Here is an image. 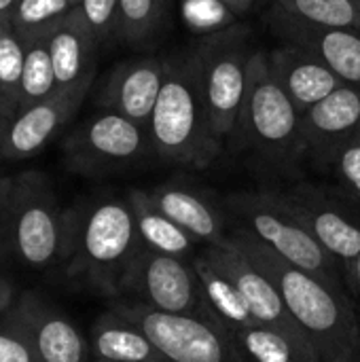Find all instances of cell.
Here are the masks:
<instances>
[{
    "label": "cell",
    "mask_w": 360,
    "mask_h": 362,
    "mask_svg": "<svg viewBox=\"0 0 360 362\" xmlns=\"http://www.w3.org/2000/svg\"><path fill=\"white\" fill-rule=\"evenodd\" d=\"M255 51L248 28L242 25L212 30L191 51L210 123L221 142L236 134Z\"/></svg>",
    "instance_id": "5b68a950"
},
{
    "label": "cell",
    "mask_w": 360,
    "mask_h": 362,
    "mask_svg": "<svg viewBox=\"0 0 360 362\" xmlns=\"http://www.w3.org/2000/svg\"><path fill=\"white\" fill-rule=\"evenodd\" d=\"M8 212L13 252L25 267L47 269L68 259L72 210H62L42 174L8 178Z\"/></svg>",
    "instance_id": "277c9868"
},
{
    "label": "cell",
    "mask_w": 360,
    "mask_h": 362,
    "mask_svg": "<svg viewBox=\"0 0 360 362\" xmlns=\"http://www.w3.org/2000/svg\"><path fill=\"white\" fill-rule=\"evenodd\" d=\"M127 202L132 206L136 227H138L144 248L161 252V255H170V257L187 259L195 250V244H199L195 238H191L185 229H180L172 218H168L157 208L149 191L132 189L127 193Z\"/></svg>",
    "instance_id": "603a6c76"
},
{
    "label": "cell",
    "mask_w": 360,
    "mask_h": 362,
    "mask_svg": "<svg viewBox=\"0 0 360 362\" xmlns=\"http://www.w3.org/2000/svg\"><path fill=\"white\" fill-rule=\"evenodd\" d=\"M360 132V89L337 87L331 95L301 115V136L306 155L331 165L337 151Z\"/></svg>",
    "instance_id": "5bb4252c"
},
{
    "label": "cell",
    "mask_w": 360,
    "mask_h": 362,
    "mask_svg": "<svg viewBox=\"0 0 360 362\" xmlns=\"http://www.w3.org/2000/svg\"><path fill=\"white\" fill-rule=\"evenodd\" d=\"M286 17L318 28H360V8L352 0H276Z\"/></svg>",
    "instance_id": "484cf974"
},
{
    "label": "cell",
    "mask_w": 360,
    "mask_h": 362,
    "mask_svg": "<svg viewBox=\"0 0 360 362\" xmlns=\"http://www.w3.org/2000/svg\"><path fill=\"white\" fill-rule=\"evenodd\" d=\"M68 4H70L72 8H76V6L81 4V0H68Z\"/></svg>",
    "instance_id": "74e56055"
},
{
    "label": "cell",
    "mask_w": 360,
    "mask_h": 362,
    "mask_svg": "<svg viewBox=\"0 0 360 362\" xmlns=\"http://www.w3.org/2000/svg\"><path fill=\"white\" fill-rule=\"evenodd\" d=\"M0 362H40L30 344L0 322Z\"/></svg>",
    "instance_id": "1f68e13d"
},
{
    "label": "cell",
    "mask_w": 360,
    "mask_h": 362,
    "mask_svg": "<svg viewBox=\"0 0 360 362\" xmlns=\"http://www.w3.org/2000/svg\"><path fill=\"white\" fill-rule=\"evenodd\" d=\"M91 362H93V361H91Z\"/></svg>",
    "instance_id": "b9f144b4"
},
{
    "label": "cell",
    "mask_w": 360,
    "mask_h": 362,
    "mask_svg": "<svg viewBox=\"0 0 360 362\" xmlns=\"http://www.w3.org/2000/svg\"><path fill=\"white\" fill-rule=\"evenodd\" d=\"M168 314H204V293L193 261L142 248L121 280V293Z\"/></svg>",
    "instance_id": "9c48e42d"
},
{
    "label": "cell",
    "mask_w": 360,
    "mask_h": 362,
    "mask_svg": "<svg viewBox=\"0 0 360 362\" xmlns=\"http://www.w3.org/2000/svg\"><path fill=\"white\" fill-rule=\"evenodd\" d=\"M151 153L149 129L112 110L91 117L68 140L70 161L83 174L125 170L144 161Z\"/></svg>",
    "instance_id": "30bf717a"
},
{
    "label": "cell",
    "mask_w": 360,
    "mask_h": 362,
    "mask_svg": "<svg viewBox=\"0 0 360 362\" xmlns=\"http://www.w3.org/2000/svg\"><path fill=\"white\" fill-rule=\"evenodd\" d=\"M91 83L68 91H55L51 98L28 106L2 134L0 155L4 159H25L42 148L53 134L74 115Z\"/></svg>",
    "instance_id": "9a60e30c"
},
{
    "label": "cell",
    "mask_w": 360,
    "mask_h": 362,
    "mask_svg": "<svg viewBox=\"0 0 360 362\" xmlns=\"http://www.w3.org/2000/svg\"><path fill=\"white\" fill-rule=\"evenodd\" d=\"M225 208L238 221V229L259 240L286 263L331 282H342L339 263L312 238L282 195L233 193L225 199Z\"/></svg>",
    "instance_id": "8992f818"
},
{
    "label": "cell",
    "mask_w": 360,
    "mask_h": 362,
    "mask_svg": "<svg viewBox=\"0 0 360 362\" xmlns=\"http://www.w3.org/2000/svg\"><path fill=\"white\" fill-rule=\"evenodd\" d=\"M47 47L53 62L57 91H68L91 83L95 49L100 45L76 11L53 28L47 36Z\"/></svg>",
    "instance_id": "ffe728a7"
},
{
    "label": "cell",
    "mask_w": 360,
    "mask_h": 362,
    "mask_svg": "<svg viewBox=\"0 0 360 362\" xmlns=\"http://www.w3.org/2000/svg\"><path fill=\"white\" fill-rule=\"evenodd\" d=\"M331 168L348 193L360 202V132L337 151Z\"/></svg>",
    "instance_id": "4dcf8cb0"
},
{
    "label": "cell",
    "mask_w": 360,
    "mask_h": 362,
    "mask_svg": "<svg viewBox=\"0 0 360 362\" xmlns=\"http://www.w3.org/2000/svg\"><path fill=\"white\" fill-rule=\"evenodd\" d=\"M127 197H104L85 210H72L68 276L89 288L119 297L121 280L142 250Z\"/></svg>",
    "instance_id": "3957f363"
},
{
    "label": "cell",
    "mask_w": 360,
    "mask_h": 362,
    "mask_svg": "<svg viewBox=\"0 0 360 362\" xmlns=\"http://www.w3.org/2000/svg\"><path fill=\"white\" fill-rule=\"evenodd\" d=\"M17 295H15V284L0 274V316L15 303Z\"/></svg>",
    "instance_id": "836d02e7"
},
{
    "label": "cell",
    "mask_w": 360,
    "mask_h": 362,
    "mask_svg": "<svg viewBox=\"0 0 360 362\" xmlns=\"http://www.w3.org/2000/svg\"><path fill=\"white\" fill-rule=\"evenodd\" d=\"M110 310L134 322L168 362H244L236 339L208 314H168L138 301Z\"/></svg>",
    "instance_id": "ba28073f"
},
{
    "label": "cell",
    "mask_w": 360,
    "mask_h": 362,
    "mask_svg": "<svg viewBox=\"0 0 360 362\" xmlns=\"http://www.w3.org/2000/svg\"><path fill=\"white\" fill-rule=\"evenodd\" d=\"M236 134L272 161H295L306 155L301 112L272 74L267 51L257 49L250 59L248 87Z\"/></svg>",
    "instance_id": "52a82bcc"
},
{
    "label": "cell",
    "mask_w": 360,
    "mask_h": 362,
    "mask_svg": "<svg viewBox=\"0 0 360 362\" xmlns=\"http://www.w3.org/2000/svg\"><path fill=\"white\" fill-rule=\"evenodd\" d=\"M195 274L202 284L204 293V305L206 312L233 337L244 327L257 322L240 295L238 286L231 282V278L221 269V265L204 250L193 259Z\"/></svg>",
    "instance_id": "7402d4cb"
},
{
    "label": "cell",
    "mask_w": 360,
    "mask_h": 362,
    "mask_svg": "<svg viewBox=\"0 0 360 362\" xmlns=\"http://www.w3.org/2000/svg\"><path fill=\"white\" fill-rule=\"evenodd\" d=\"M244 362H310L280 331L252 322L233 335Z\"/></svg>",
    "instance_id": "d4e9b609"
},
{
    "label": "cell",
    "mask_w": 360,
    "mask_h": 362,
    "mask_svg": "<svg viewBox=\"0 0 360 362\" xmlns=\"http://www.w3.org/2000/svg\"><path fill=\"white\" fill-rule=\"evenodd\" d=\"M344 267H346V274H348V280H350L352 288L360 295V255L354 261H350L348 265H344Z\"/></svg>",
    "instance_id": "e575fe53"
},
{
    "label": "cell",
    "mask_w": 360,
    "mask_h": 362,
    "mask_svg": "<svg viewBox=\"0 0 360 362\" xmlns=\"http://www.w3.org/2000/svg\"><path fill=\"white\" fill-rule=\"evenodd\" d=\"M15 4V0H0V15L6 11V8H11Z\"/></svg>",
    "instance_id": "8d00e7d4"
},
{
    "label": "cell",
    "mask_w": 360,
    "mask_h": 362,
    "mask_svg": "<svg viewBox=\"0 0 360 362\" xmlns=\"http://www.w3.org/2000/svg\"><path fill=\"white\" fill-rule=\"evenodd\" d=\"M149 195L168 218H172L199 244L214 246L227 238L223 212L189 185L163 182L155 189H149Z\"/></svg>",
    "instance_id": "d6986e66"
},
{
    "label": "cell",
    "mask_w": 360,
    "mask_h": 362,
    "mask_svg": "<svg viewBox=\"0 0 360 362\" xmlns=\"http://www.w3.org/2000/svg\"><path fill=\"white\" fill-rule=\"evenodd\" d=\"M286 42L301 45L316 53L344 85L360 89V28H318L295 21L278 11L274 17Z\"/></svg>",
    "instance_id": "ac0fdd59"
},
{
    "label": "cell",
    "mask_w": 360,
    "mask_h": 362,
    "mask_svg": "<svg viewBox=\"0 0 360 362\" xmlns=\"http://www.w3.org/2000/svg\"><path fill=\"white\" fill-rule=\"evenodd\" d=\"M13 250L11 240V212H8V178L0 176V263Z\"/></svg>",
    "instance_id": "d6a6232c"
},
{
    "label": "cell",
    "mask_w": 360,
    "mask_h": 362,
    "mask_svg": "<svg viewBox=\"0 0 360 362\" xmlns=\"http://www.w3.org/2000/svg\"><path fill=\"white\" fill-rule=\"evenodd\" d=\"M352 2H354V4H356V6L360 8V0H352Z\"/></svg>",
    "instance_id": "f35d334b"
},
{
    "label": "cell",
    "mask_w": 360,
    "mask_h": 362,
    "mask_svg": "<svg viewBox=\"0 0 360 362\" xmlns=\"http://www.w3.org/2000/svg\"><path fill=\"white\" fill-rule=\"evenodd\" d=\"M25 53L13 30L6 23H0V91L2 93H19L21 74H23Z\"/></svg>",
    "instance_id": "f1b7e54d"
},
{
    "label": "cell",
    "mask_w": 360,
    "mask_h": 362,
    "mask_svg": "<svg viewBox=\"0 0 360 362\" xmlns=\"http://www.w3.org/2000/svg\"><path fill=\"white\" fill-rule=\"evenodd\" d=\"M223 6H227L231 13H236V15H242V13H246L248 8H250V4L255 2V0H219Z\"/></svg>",
    "instance_id": "d590c367"
},
{
    "label": "cell",
    "mask_w": 360,
    "mask_h": 362,
    "mask_svg": "<svg viewBox=\"0 0 360 362\" xmlns=\"http://www.w3.org/2000/svg\"><path fill=\"white\" fill-rule=\"evenodd\" d=\"M359 314H360V312H359Z\"/></svg>",
    "instance_id": "60d3db41"
},
{
    "label": "cell",
    "mask_w": 360,
    "mask_h": 362,
    "mask_svg": "<svg viewBox=\"0 0 360 362\" xmlns=\"http://www.w3.org/2000/svg\"><path fill=\"white\" fill-rule=\"evenodd\" d=\"M168 57H136L119 64L102 91L106 110L119 112L134 123L149 127L155 102L166 78Z\"/></svg>",
    "instance_id": "2e32d148"
},
{
    "label": "cell",
    "mask_w": 360,
    "mask_h": 362,
    "mask_svg": "<svg viewBox=\"0 0 360 362\" xmlns=\"http://www.w3.org/2000/svg\"><path fill=\"white\" fill-rule=\"evenodd\" d=\"M93 362H95V361H93Z\"/></svg>",
    "instance_id": "ab89813d"
},
{
    "label": "cell",
    "mask_w": 360,
    "mask_h": 362,
    "mask_svg": "<svg viewBox=\"0 0 360 362\" xmlns=\"http://www.w3.org/2000/svg\"><path fill=\"white\" fill-rule=\"evenodd\" d=\"M229 238L276 284L295 325L303 331L320 362L359 361L360 314L344 293L342 282H331L286 263L238 227Z\"/></svg>",
    "instance_id": "6da1fadb"
},
{
    "label": "cell",
    "mask_w": 360,
    "mask_h": 362,
    "mask_svg": "<svg viewBox=\"0 0 360 362\" xmlns=\"http://www.w3.org/2000/svg\"><path fill=\"white\" fill-rule=\"evenodd\" d=\"M267 62L272 74L301 115L344 85L316 53L295 42L269 49Z\"/></svg>",
    "instance_id": "e0dca14e"
},
{
    "label": "cell",
    "mask_w": 360,
    "mask_h": 362,
    "mask_svg": "<svg viewBox=\"0 0 360 362\" xmlns=\"http://www.w3.org/2000/svg\"><path fill=\"white\" fill-rule=\"evenodd\" d=\"M146 129L153 153L168 163L206 168L221 153L223 142L212 129L191 51L168 57L166 78Z\"/></svg>",
    "instance_id": "7a4b0ae2"
},
{
    "label": "cell",
    "mask_w": 360,
    "mask_h": 362,
    "mask_svg": "<svg viewBox=\"0 0 360 362\" xmlns=\"http://www.w3.org/2000/svg\"><path fill=\"white\" fill-rule=\"evenodd\" d=\"M206 252L221 265V269L238 286L240 295L244 297V301L257 322L280 331L284 337H289L299 348V352L310 362H320L316 350L312 348V344L308 341L303 331L295 325L276 284L269 280V276L265 272H261L236 246V242L229 235L221 244L206 246Z\"/></svg>",
    "instance_id": "8fae6325"
},
{
    "label": "cell",
    "mask_w": 360,
    "mask_h": 362,
    "mask_svg": "<svg viewBox=\"0 0 360 362\" xmlns=\"http://www.w3.org/2000/svg\"><path fill=\"white\" fill-rule=\"evenodd\" d=\"M55 91H57V83H55L49 47H47V40H40L25 53L19 95L25 100H34L36 104V102L51 98Z\"/></svg>",
    "instance_id": "4316f807"
},
{
    "label": "cell",
    "mask_w": 360,
    "mask_h": 362,
    "mask_svg": "<svg viewBox=\"0 0 360 362\" xmlns=\"http://www.w3.org/2000/svg\"><path fill=\"white\" fill-rule=\"evenodd\" d=\"M89 348L95 362H168L134 322L115 310L95 318L89 329Z\"/></svg>",
    "instance_id": "44dd1931"
},
{
    "label": "cell",
    "mask_w": 360,
    "mask_h": 362,
    "mask_svg": "<svg viewBox=\"0 0 360 362\" xmlns=\"http://www.w3.org/2000/svg\"><path fill=\"white\" fill-rule=\"evenodd\" d=\"M2 325L23 337L40 362H91V348L74 322L36 293H23L2 314Z\"/></svg>",
    "instance_id": "7c38bea8"
},
{
    "label": "cell",
    "mask_w": 360,
    "mask_h": 362,
    "mask_svg": "<svg viewBox=\"0 0 360 362\" xmlns=\"http://www.w3.org/2000/svg\"><path fill=\"white\" fill-rule=\"evenodd\" d=\"M172 0H119L117 38L127 45L151 42L170 19Z\"/></svg>",
    "instance_id": "cb8c5ba5"
},
{
    "label": "cell",
    "mask_w": 360,
    "mask_h": 362,
    "mask_svg": "<svg viewBox=\"0 0 360 362\" xmlns=\"http://www.w3.org/2000/svg\"><path fill=\"white\" fill-rule=\"evenodd\" d=\"M98 45L117 38V21H119V0H81L74 8Z\"/></svg>",
    "instance_id": "83f0119b"
},
{
    "label": "cell",
    "mask_w": 360,
    "mask_h": 362,
    "mask_svg": "<svg viewBox=\"0 0 360 362\" xmlns=\"http://www.w3.org/2000/svg\"><path fill=\"white\" fill-rule=\"evenodd\" d=\"M291 212L312 238L337 261L348 265L360 255V221L325 189L303 185L282 195Z\"/></svg>",
    "instance_id": "4fadbf2b"
},
{
    "label": "cell",
    "mask_w": 360,
    "mask_h": 362,
    "mask_svg": "<svg viewBox=\"0 0 360 362\" xmlns=\"http://www.w3.org/2000/svg\"><path fill=\"white\" fill-rule=\"evenodd\" d=\"M74 8L68 0H19L17 4V21L23 25H45V23H62Z\"/></svg>",
    "instance_id": "f546056e"
}]
</instances>
